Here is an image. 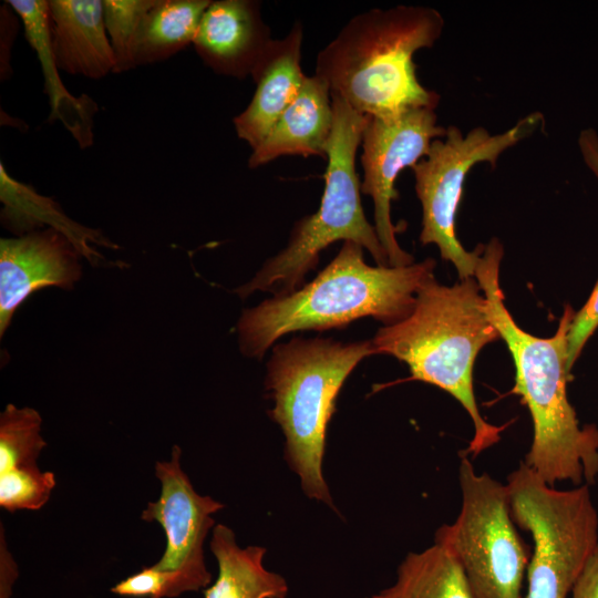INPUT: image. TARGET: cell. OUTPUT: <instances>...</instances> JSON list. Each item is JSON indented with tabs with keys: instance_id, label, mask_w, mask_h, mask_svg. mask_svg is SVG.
I'll return each instance as SVG.
<instances>
[{
	"instance_id": "1",
	"label": "cell",
	"mask_w": 598,
	"mask_h": 598,
	"mask_svg": "<svg viewBox=\"0 0 598 598\" xmlns=\"http://www.w3.org/2000/svg\"><path fill=\"white\" fill-rule=\"evenodd\" d=\"M503 246L497 238L484 246L475 278L486 312L505 341L515 365L513 393L520 396L533 421V442L523 461L547 484L591 485L598 478V427L580 426L567 395V334L575 311L568 305L555 334L539 338L515 322L499 287Z\"/></svg>"
},
{
	"instance_id": "2",
	"label": "cell",
	"mask_w": 598,
	"mask_h": 598,
	"mask_svg": "<svg viewBox=\"0 0 598 598\" xmlns=\"http://www.w3.org/2000/svg\"><path fill=\"white\" fill-rule=\"evenodd\" d=\"M431 258L408 266H369L363 247L343 241L337 256L303 287L245 309L237 322L243 354L260 359L281 337L300 330L342 328L372 317L385 326L406 318L432 277Z\"/></svg>"
},
{
	"instance_id": "3",
	"label": "cell",
	"mask_w": 598,
	"mask_h": 598,
	"mask_svg": "<svg viewBox=\"0 0 598 598\" xmlns=\"http://www.w3.org/2000/svg\"><path fill=\"white\" fill-rule=\"evenodd\" d=\"M443 29V16L431 7L400 4L361 12L318 53L315 74L369 117L436 109L440 95L420 83L413 56L432 48Z\"/></svg>"
},
{
	"instance_id": "4",
	"label": "cell",
	"mask_w": 598,
	"mask_h": 598,
	"mask_svg": "<svg viewBox=\"0 0 598 598\" xmlns=\"http://www.w3.org/2000/svg\"><path fill=\"white\" fill-rule=\"evenodd\" d=\"M473 277L453 286L434 277L417 291L412 312L381 327L371 340L374 352L405 362L413 380L453 395L474 425L467 454L478 455L497 443L503 426L486 422L473 390V367L481 349L501 339L486 312V300Z\"/></svg>"
},
{
	"instance_id": "5",
	"label": "cell",
	"mask_w": 598,
	"mask_h": 598,
	"mask_svg": "<svg viewBox=\"0 0 598 598\" xmlns=\"http://www.w3.org/2000/svg\"><path fill=\"white\" fill-rule=\"evenodd\" d=\"M372 341L293 338L274 347L265 386L275 402L268 412L286 437L285 457L300 477L305 494L334 508L322 473L328 423L348 375Z\"/></svg>"
},
{
	"instance_id": "6",
	"label": "cell",
	"mask_w": 598,
	"mask_h": 598,
	"mask_svg": "<svg viewBox=\"0 0 598 598\" xmlns=\"http://www.w3.org/2000/svg\"><path fill=\"white\" fill-rule=\"evenodd\" d=\"M333 126L327 147L324 188L319 208L299 219L288 244L268 259L247 283L235 292L246 299L255 291L281 297L299 289L306 275L319 262L320 252L334 241H354L367 249L378 266H390L374 226L361 202L357 153L369 116L353 110L331 93Z\"/></svg>"
},
{
	"instance_id": "7",
	"label": "cell",
	"mask_w": 598,
	"mask_h": 598,
	"mask_svg": "<svg viewBox=\"0 0 598 598\" xmlns=\"http://www.w3.org/2000/svg\"><path fill=\"white\" fill-rule=\"evenodd\" d=\"M506 488L514 523L534 542L524 598H568L598 545V513L589 485L557 489L520 462Z\"/></svg>"
},
{
	"instance_id": "8",
	"label": "cell",
	"mask_w": 598,
	"mask_h": 598,
	"mask_svg": "<svg viewBox=\"0 0 598 598\" xmlns=\"http://www.w3.org/2000/svg\"><path fill=\"white\" fill-rule=\"evenodd\" d=\"M460 513L435 534L464 569L474 598H524L527 549L513 520L506 485L476 473L462 455L458 466Z\"/></svg>"
},
{
	"instance_id": "9",
	"label": "cell",
	"mask_w": 598,
	"mask_h": 598,
	"mask_svg": "<svg viewBox=\"0 0 598 598\" xmlns=\"http://www.w3.org/2000/svg\"><path fill=\"white\" fill-rule=\"evenodd\" d=\"M543 122V115L534 112L495 135L482 126L465 135L458 127L448 126L445 136L434 140L427 155L411 168L422 206L420 240L423 245H436L441 257L455 266L460 280L475 275L484 250V245H478L467 251L455 235L466 176L477 163L487 162L494 167L506 150L530 136Z\"/></svg>"
},
{
	"instance_id": "10",
	"label": "cell",
	"mask_w": 598,
	"mask_h": 598,
	"mask_svg": "<svg viewBox=\"0 0 598 598\" xmlns=\"http://www.w3.org/2000/svg\"><path fill=\"white\" fill-rule=\"evenodd\" d=\"M446 128L437 125L435 109H414L391 118L369 117L361 140L363 178L361 193L372 197L374 228L390 267L413 264V257L398 240V227L391 220V203L399 197L395 182L406 167L424 158Z\"/></svg>"
},
{
	"instance_id": "11",
	"label": "cell",
	"mask_w": 598,
	"mask_h": 598,
	"mask_svg": "<svg viewBox=\"0 0 598 598\" xmlns=\"http://www.w3.org/2000/svg\"><path fill=\"white\" fill-rule=\"evenodd\" d=\"M78 246L54 228L0 240V336L33 292L55 286L71 290L81 277Z\"/></svg>"
},
{
	"instance_id": "12",
	"label": "cell",
	"mask_w": 598,
	"mask_h": 598,
	"mask_svg": "<svg viewBox=\"0 0 598 598\" xmlns=\"http://www.w3.org/2000/svg\"><path fill=\"white\" fill-rule=\"evenodd\" d=\"M181 455L182 450L174 445L168 461L155 463L161 495L141 514L143 520L158 523L165 533V551L152 566L157 570L177 569L192 556L204 553V540L215 524L212 515L224 507L194 489L181 466Z\"/></svg>"
},
{
	"instance_id": "13",
	"label": "cell",
	"mask_w": 598,
	"mask_h": 598,
	"mask_svg": "<svg viewBox=\"0 0 598 598\" xmlns=\"http://www.w3.org/2000/svg\"><path fill=\"white\" fill-rule=\"evenodd\" d=\"M256 0H216L204 12L193 45L216 74L245 79L272 42Z\"/></svg>"
},
{
	"instance_id": "14",
	"label": "cell",
	"mask_w": 598,
	"mask_h": 598,
	"mask_svg": "<svg viewBox=\"0 0 598 598\" xmlns=\"http://www.w3.org/2000/svg\"><path fill=\"white\" fill-rule=\"evenodd\" d=\"M302 24L297 21L282 39H274L251 73L256 90L247 107L233 120L238 138L251 151L267 136L296 100L307 75L301 69Z\"/></svg>"
},
{
	"instance_id": "15",
	"label": "cell",
	"mask_w": 598,
	"mask_h": 598,
	"mask_svg": "<svg viewBox=\"0 0 598 598\" xmlns=\"http://www.w3.org/2000/svg\"><path fill=\"white\" fill-rule=\"evenodd\" d=\"M51 41L60 71L87 79L115 73L103 0H48Z\"/></svg>"
},
{
	"instance_id": "16",
	"label": "cell",
	"mask_w": 598,
	"mask_h": 598,
	"mask_svg": "<svg viewBox=\"0 0 598 598\" xmlns=\"http://www.w3.org/2000/svg\"><path fill=\"white\" fill-rule=\"evenodd\" d=\"M332 126L330 87L320 76L307 75L296 100L278 117L264 141L251 151L248 166L257 168L281 156L327 158Z\"/></svg>"
},
{
	"instance_id": "17",
	"label": "cell",
	"mask_w": 598,
	"mask_h": 598,
	"mask_svg": "<svg viewBox=\"0 0 598 598\" xmlns=\"http://www.w3.org/2000/svg\"><path fill=\"white\" fill-rule=\"evenodd\" d=\"M22 22L24 37L35 52L49 97V121H59L81 148L92 146L96 103L86 94L73 95L63 84L53 53L48 0H7Z\"/></svg>"
},
{
	"instance_id": "18",
	"label": "cell",
	"mask_w": 598,
	"mask_h": 598,
	"mask_svg": "<svg viewBox=\"0 0 598 598\" xmlns=\"http://www.w3.org/2000/svg\"><path fill=\"white\" fill-rule=\"evenodd\" d=\"M209 546L218 576L204 590L205 598H286L285 578L264 566L265 547H239L234 532L223 524L215 526Z\"/></svg>"
},
{
	"instance_id": "19",
	"label": "cell",
	"mask_w": 598,
	"mask_h": 598,
	"mask_svg": "<svg viewBox=\"0 0 598 598\" xmlns=\"http://www.w3.org/2000/svg\"><path fill=\"white\" fill-rule=\"evenodd\" d=\"M0 197L4 204L2 220L12 231L22 236L43 224L65 234L86 257H97L91 243L116 248L94 229L83 227L68 218L60 206L49 197L35 192L31 186L11 177L3 163L0 165Z\"/></svg>"
},
{
	"instance_id": "20",
	"label": "cell",
	"mask_w": 598,
	"mask_h": 598,
	"mask_svg": "<svg viewBox=\"0 0 598 598\" xmlns=\"http://www.w3.org/2000/svg\"><path fill=\"white\" fill-rule=\"evenodd\" d=\"M369 598H474L463 567L444 545L410 553L395 582Z\"/></svg>"
},
{
	"instance_id": "21",
	"label": "cell",
	"mask_w": 598,
	"mask_h": 598,
	"mask_svg": "<svg viewBox=\"0 0 598 598\" xmlns=\"http://www.w3.org/2000/svg\"><path fill=\"white\" fill-rule=\"evenodd\" d=\"M212 0H157L144 16L134 41L136 66L162 62L193 44Z\"/></svg>"
},
{
	"instance_id": "22",
	"label": "cell",
	"mask_w": 598,
	"mask_h": 598,
	"mask_svg": "<svg viewBox=\"0 0 598 598\" xmlns=\"http://www.w3.org/2000/svg\"><path fill=\"white\" fill-rule=\"evenodd\" d=\"M212 574L204 561V553L188 558L179 568L157 570L144 567L115 584L111 591L124 597L172 598L186 591H197L209 585Z\"/></svg>"
},
{
	"instance_id": "23",
	"label": "cell",
	"mask_w": 598,
	"mask_h": 598,
	"mask_svg": "<svg viewBox=\"0 0 598 598\" xmlns=\"http://www.w3.org/2000/svg\"><path fill=\"white\" fill-rule=\"evenodd\" d=\"M41 423L34 409L6 406L0 415V473L37 465L47 445L41 436Z\"/></svg>"
},
{
	"instance_id": "24",
	"label": "cell",
	"mask_w": 598,
	"mask_h": 598,
	"mask_svg": "<svg viewBox=\"0 0 598 598\" xmlns=\"http://www.w3.org/2000/svg\"><path fill=\"white\" fill-rule=\"evenodd\" d=\"M157 0H103L106 32L115 56V73L135 68L133 47L144 16Z\"/></svg>"
},
{
	"instance_id": "25",
	"label": "cell",
	"mask_w": 598,
	"mask_h": 598,
	"mask_svg": "<svg viewBox=\"0 0 598 598\" xmlns=\"http://www.w3.org/2000/svg\"><path fill=\"white\" fill-rule=\"evenodd\" d=\"M55 483L54 474L38 465L0 473V506L10 513L40 509L50 499Z\"/></svg>"
},
{
	"instance_id": "26",
	"label": "cell",
	"mask_w": 598,
	"mask_h": 598,
	"mask_svg": "<svg viewBox=\"0 0 598 598\" xmlns=\"http://www.w3.org/2000/svg\"><path fill=\"white\" fill-rule=\"evenodd\" d=\"M598 327V280L588 300L574 315L567 334V365L571 370L584 346Z\"/></svg>"
},
{
	"instance_id": "27",
	"label": "cell",
	"mask_w": 598,
	"mask_h": 598,
	"mask_svg": "<svg viewBox=\"0 0 598 598\" xmlns=\"http://www.w3.org/2000/svg\"><path fill=\"white\" fill-rule=\"evenodd\" d=\"M1 44H0V75L1 80H7L12 70L10 68L11 47L18 31V14L4 1L0 12Z\"/></svg>"
},
{
	"instance_id": "28",
	"label": "cell",
	"mask_w": 598,
	"mask_h": 598,
	"mask_svg": "<svg viewBox=\"0 0 598 598\" xmlns=\"http://www.w3.org/2000/svg\"><path fill=\"white\" fill-rule=\"evenodd\" d=\"M570 598H598V545L575 581Z\"/></svg>"
},
{
	"instance_id": "29",
	"label": "cell",
	"mask_w": 598,
	"mask_h": 598,
	"mask_svg": "<svg viewBox=\"0 0 598 598\" xmlns=\"http://www.w3.org/2000/svg\"><path fill=\"white\" fill-rule=\"evenodd\" d=\"M578 146L582 159L591 173L598 178V134L594 128H585L578 137Z\"/></svg>"
},
{
	"instance_id": "30",
	"label": "cell",
	"mask_w": 598,
	"mask_h": 598,
	"mask_svg": "<svg viewBox=\"0 0 598 598\" xmlns=\"http://www.w3.org/2000/svg\"><path fill=\"white\" fill-rule=\"evenodd\" d=\"M17 577V566L1 540V589L0 598H9Z\"/></svg>"
}]
</instances>
